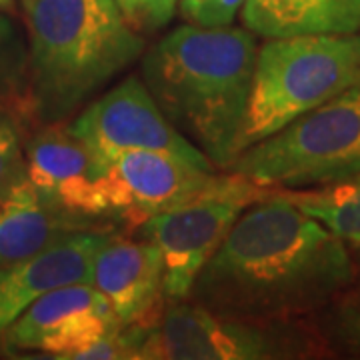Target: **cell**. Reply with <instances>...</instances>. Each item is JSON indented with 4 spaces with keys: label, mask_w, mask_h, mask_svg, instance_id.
I'll return each instance as SVG.
<instances>
[{
    "label": "cell",
    "mask_w": 360,
    "mask_h": 360,
    "mask_svg": "<svg viewBox=\"0 0 360 360\" xmlns=\"http://www.w3.org/2000/svg\"><path fill=\"white\" fill-rule=\"evenodd\" d=\"M347 243L278 188L246 208L186 296L262 322L307 321L354 286Z\"/></svg>",
    "instance_id": "cell-1"
},
{
    "label": "cell",
    "mask_w": 360,
    "mask_h": 360,
    "mask_svg": "<svg viewBox=\"0 0 360 360\" xmlns=\"http://www.w3.org/2000/svg\"><path fill=\"white\" fill-rule=\"evenodd\" d=\"M257 51L243 28L184 25L142 54V82L162 115L222 170L238 156Z\"/></svg>",
    "instance_id": "cell-2"
},
{
    "label": "cell",
    "mask_w": 360,
    "mask_h": 360,
    "mask_svg": "<svg viewBox=\"0 0 360 360\" xmlns=\"http://www.w3.org/2000/svg\"><path fill=\"white\" fill-rule=\"evenodd\" d=\"M28 26V115L66 122L136 63L144 40L115 0H22Z\"/></svg>",
    "instance_id": "cell-3"
},
{
    "label": "cell",
    "mask_w": 360,
    "mask_h": 360,
    "mask_svg": "<svg viewBox=\"0 0 360 360\" xmlns=\"http://www.w3.org/2000/svg\"><path fill=\"white\" fill-rule=\"evenodd\" d=\"M360 78V34L269 39L257 51L238 155Z\"/></svg>",
    "instance_id": "cell-4"
},
{
    "label": "cell",
    "mask_w": 360,
    "mask_h": 360,
    "mask_svg": "<svg viewBox=\"0 0 360 360\" xmlns=\"http://www.w3.org/2000/svg\"><path fill=\"white\" fill-rule=\"evenodd\" d=\"M229 172L284 191L359 176L360 78L276 134L245 148Z\"/></svg>",
    "instance_id": "cell-5"
},
{
    "label": "cell",
    "mask_w": 360,
    "mask_h": 360,
    "mask_svg": "<svg viewBox=\"0 0 360 360\" xmlns=\"http://www.w3.org/2000/svg\"><path fill=\"white\" fill-rule=\"evenodd\" d=\"M262 322L226 316L188 298L167 300L146 326L141 360L310 359L330 352L314 322Z\"/></svg>",
    "instance_id": "cell-6"
},
{
    "label": "cell",
    "mask_w": 360,
    "mask_h": 360,
    "mask_svg": "<svg viewBox=\"0 0 360 360\" xmlns=\"http://www.w3.org/2000/svg\"><path fill=\"white\" fill-rule=\"evenodd\" d=\"M274 191L229 172L217 188L136 226L139 236L158 246L162 255L167 300L191 295L198 272L222 245L238 217Z\"/></svg>",
    "instance_id": "cell-7"
},
{
    "label": "cell",
    "mask_w": 360,
    "mask_h": 360,
    "mask_svg": "<svg viewBox=\"0 0 360 360\" xmlns=\"http://www.w3.org/2000/svg\"><path fill=\"white\" fill-rule=\"evenodd\" d=\"M68 129L103 160L122 150H156L217 168L193 142L170 124L141 77L132 75L92 98Z\"/></svg>",
    "instance_id": "cell-8"
},
{
    "label": "cell",
    "mask_w": 360,
    "mask_h": 360,
    "mask_svg": "<svg viewBox=\"0 0 360 360\" xmlns=\"http://www.w3.org/2000/svg\"><path fill=\"white\" fill-rule=\"evenodd\" d=\"M229 174L176 155L122 150L106 158L104 193L115 224L136 229L144 220L217 188Z\"/></svg>",
    "instance_id": "cell-9"
},
{
    "label": "cell",
    "mask_w": 360,
    "mask_h": 360,
    "mask_svg": "<svg viewBox=\"0 0 360 360\" xmlns=\"http://www.w3.org/2000/svg\"><path fill=\"white\" fill-rule=\"evenodd\" d=\"M26 179L52 208L96 229H112L104 193L106 160L68 122L46 124L25 144Z\"/></svg>",
    "instance_id": "cell-10"
},
{
    "label": "cell",
    "mask_w": 360,
    "mask_h": 360,
    "mask_svg": "<svg viewBox=\"0 0 360 360\" xmlns=\"http://www.w3.org/2000/svg\"><path fill=\"white\" fill-rule=\"evenodd\" d=\"M122 326L104 295L92 284L80 283L40 296L0 336L14 350H39L52 359L72 360L82 348Z\"/></svg>",
    "instance_id": "cell-11"
},
{
    "label": "cell",
    "mask_w": 360,
    "mask_h": 360,
    "mask_svg": "<svg viewBox=\"0 0 360 360\" xmlns=\"http://www.w3.org/2000/svg\"><path fill=\"white\" fill-rule=\"evenodd\" d=\"M90 284L104 295L124 326H150L167 304L165 260L146 238L112 232L94 257Z\"/></svg>",
    "instance_id": "cell-12"
},
{
    "label": "cell",
    "mask_w": 360,
    "mask_h": 360,
    "mask_svg": "<svg viewBox=\"0 0 360 360\" xmlns=\"http://www.w3.org/2000/svg\"><path fill=\"white\" fill-rule=\"evenodd\" d=\"M115 229H90L63 236L40 252L0 269V335L40 296L92 281L94 257Z\"/></svg>",
    "instance_id": "cell-13"
},
{
    "label": "cell",
    "mask_w": 360,
    "mask_h": 360,
    "mask_svg": "<svg viewBox=\"0 0 360 360\" xmlns=\"http://www.w3.org/2000/svg\"><path fill=\"white\" fill-rule=\"evenodd\" d=\"M90 229L96 226L46 205L26 179L0 202V269L37 255L70 232Z\"/></svg>",
    "instance_id": "cell-14"
},
{
    "label": "cell",
    "mask_w": 360,
    "mask_h": 360,
    "mask_svg": "<svg viewBox=\"0 0 360 360\" xmlns=\"http://www.w3.org/2000/svg\"><path fill=\"white\" fill-rule=\"evenodd\" d=\"M240 13L246 28L264 39L360 30V0H245Z\"/></svg>",
    "instance_id": "cell-15"
},
{
    "label": "cell",
    "mask_w": 360,
    "mask_h": 360,
    "mask_svg": "<svg viewBox=\"0 0 360 360\" xmlns=\"http://www.w3.org/2000/svg\"><path fill=\"white\" fill-rule=\"evenodd\" d=\"M347 245L360 248V174L312 193H284Z\"/></svg>",
    "instance_id": "cell-16"
},
{
    "label": "cell",
    "mask_w": 360,
    "mask_h": 360,
    "mask_svg": "<svg viewBox=\"0 0 360 360\" xmlns=\"http://www.w3.org/2000/svg\"><path fill=\"white\" fill-rule=\"evenodd\" d=\"M0 104L28 115V49L20 30L0 11Z\"/></svg>",
    "instance_id": "cell-17"
},
{
    "label": "cell",
    "mask_w": 360,
    "mask_h": 360,
    "mask_svg": "<svg viewBox=\"0 0 360 360\" xmlns=\"http://www.w3.org/2000/svg\"><path fill=\"white\" fill-rule=\"evenodd\" d=\"M314 326L328 350L360 356V302L352 296H342L328 309L321 310Z\"/></svg>",
    "instance_id": "cell-18"
},
{
    "label": "cell",
    "mask_w": 360,
    "mask_h": 360,
    "mask_svg": "<svg viewBox=\"0 0 360 360\" xmlns=\"http://www.w3.org/2000/svg\"><path fill=\"white\" fill-rule=\"evenodd\" d=\"M26 180V155L18 112L0 104V202Z\"/></svg>",
    "instance_id": "cell-19"
},
{
    "label": "cell",
    "mask_w": 360,
    "mask_h": 360,
    "mask_svg": "<svg viewBox=\"0 0 360 360\" xmlns=\"http://www.w3.org/2000/svg\"><path fill=\"white\" fill-rule=\"evenodd\" d=\"M180 11L191 25L231 26L245 0H179Z\"/></svg>",
    "instance_id": "cell-20"
},
{
    "label": "cell",
    "mask_w": 360,
    "mask_h": 360,
    "mask_svg": "<svg viewBox=\"0 0 360 360\" xmlns=\"http://www.w3.org/2000/svg\"><path fill=\"white\" fill-rule=\"evenodd\" d=\"M179 0H144V26L162 28L174 16Z\"/></svg>",
    "instance_id": "cell-21"
},
{
    "label": "cell",
    "mask_w": 360,
    "mask_h": 360,
    "mask_svg": "<svg viewBox=\"0 0 360 360\" xmlns=\"http://www.w3.org/2000/svg\"><path fill=\"white\" fill-rule=\"evenodd\" d=\"M115 2L132 28L139 30L144 26V0H115Z\"/></svg>",
    "instance_id": "cell-22"
},
{
    "label": "cell",
    "mask_w": 360,
    "mask_h": 360,
    "mask_svg": "<svg viewBox=\"0 0 360 360\" xmlns=\"http://www.w3.org/2000/svg\"><path fill=\"white\" fill-rule=\"evenodd\" d=\"M354 266H356V276H354V284H356V295L352 296L354 300L360 302V248H359V257L354 260Z\"/></svg>",
    "instance_id": "cell-23"
},
{
    "label": "cell",
    "mask_w": 360,
    "mask_h": 360,
    "mask_svg": "<svg viewBox=\"0 0 360 360\" xmlns=\"http://www.w3.org/2000/svg\"><path fill=\"white\" fill-rule=\"evenodd\" d=\"M0 11L2 13L14 14L16 13V0H0Z\"/></svg>",
    "instance_id": "cell-24"
}]
</instances>
